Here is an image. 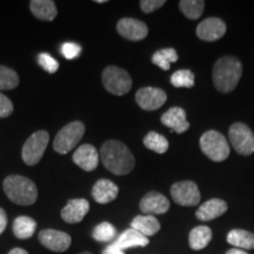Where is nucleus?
Wrapping results in <instances>:
<instances>
[{"mask_svg": "<svg viewBox=\"0 0 254 254\" xmlns=\"http://www.w3.org/2000/svg\"><path fill=\"white\" fill-rule=\"evenodd\" d=\"M131 228L148 238L160 231V222L154 215H136L131 222Z\"/></svg>", "mask_w": 254, "mask_h": 254, "instance_id": "obj_22", "label": "nucleus"}, {"mask_svg": "<svg viewBox=\"0 0 254 254\" xmlns=\"http://www.w3.org/2000/svg\"><path fill=\"white\" fill-rule=\"evenodd\" d=\"M81 46L75 43H65L62 46V53L66 59L72 60L80 55Z\"/></svg>", "mask_w": 254, "mask_h": 254, "instance_id": "obj_33", "label": "nucleus"}, {"mask_svg": "<svg viewBox=\"0 0 254 254\" xmlns=\"http://www.w3.org/2000/svg\"><path fill=\"white\" fill-rule=\"evenodd\" d=\"M226 254H249L246 252V251L244 250H239V249H232V250H228Z\"/></svg>", "mask_w": 254, "mask_h": 254, "instance_id": "obj_38", "label": "nucleus"}, {"mask_svg": "<svg viewBox=\"0 0 254 254\" xmlns=\"http://www.w3.org/2000/svg\"><path fill=\"white\" fill-rule=\"evenodd\" d=\"M104 87L107 92L114 95H124L128 93L132 88L131 75L124 68L117 66H109L101 74Z\"/></svg>", "mask_w": 254, "mask_h": 254, "instance_id": "obj_6", "label": "nucleus"}, {"mask_svg": "<svg viewBox=\"0 0 254 254\" xmlns=\"http://www.w3.org/2000/svg\"><path fill=\"white\" fill-rule=\"evenodd\" d=\"M79 254H92L91 252H81V253H79Z\"/></svg>", "mask_w": 254, "mask_h": 254, "instance_id": "obj_41", "label": "nucleus"}, {"mask_svg": "<svg viewBox=\"0 0 254 254\" xmlns=\"http://www.w3.org/2000/svg\"><path fill=\"white\" fill-rule=\"evenodd\" d=\"M50 135L46 131H37L25 141L21 151L24 163L28 166L37 165L45 153L47 145H49Z\"/></svg>", "mask_w": 254, "mask_h": 254, "instance_id": "obj_7", "label": "nucleus"}, {"mask_svg": "<svg viewBox=\"0 0 254 254\" xmlns=\"http://www.w3.org/2000/svg\"><path fill=\"white\" fill-rule=\"evenodd\" d=\"M200 147L213 161H224L230 155V146L224 135L214 129L205 132L200 138Z\"/></svg>", "mask_w": 254, "mask_h": 254, "instance_id": "obj_5", "label": "nucleus"}, {"mask_svg": "<svg viewBox=\"0 0 254 254\" xmlns=\"http://www.w3.org/2000/svg\"><path fill=\"white\" fill-rule=\"evenodd\" d=\"M228 206L221 199H211L206 201L195 212V217L201 221H209L226 213Z\"/></svg>", "mask_w": 254, "mask_h": 254, "instance_id": "obj_19", "label": "nucleus"}, {"mask_svg": "<svg viewBox=\"0 0 254 254\" xmlns=\"http://www.w3.org/2000/svg\"><path fill=\"white\" fill-rule=\"evenodd\" d=\"M99 157L104 166L116 176H125L134 168L135 159L129 148L119 140H107L100 148Z\"/></svg>", "mask_w": 254, "mask_h": 254, "instance_id": "obj_1", "label": "nucleus"}, {"mask_svg": "<svg viewBox=\"0 0 254 254\" xmlns=\"http://www.w3.org/2000/svg\"><path fill=\"white\" fill-rule=\"evenodd\" d=\"M144 145L148 150L154 151L155 153L163 154L168 150V141L164 135L157 132H150L144 138Z\"/></svg>", "mask_w": 254, "mask_h": 254, "instance_id": "obj_27", "label": "nucleus"}, {"mask_svg": "<svg viewBox=\"0 0 254 254\" xmlns=\"http://www.w3.org/2000/svg\"><path fill=\"white\" fill-rule=\"evenodd\" d=\"M92 237L99 243H107V241L114 240V238L117 237V230L112 224L104 221L94 227L93 232H92Z\"/></svg>", "mask_w": 254, "mask_h": 254, "instance_id": "obj_29", "label": "nucleus"}, {"mask_svg": "<svg viewBox=\"0 0 254 254\" xmlns=\"http://www.w3.org/2000/svg\"><path fill=\"white\" fill-rule=\"evenodd\" d=\"M95 2H100L101 4V2H106V1H105V0H98V1H95Z\"/></svg>", "mask_w": 254, "mask_h": 254, "instance_id": "obj_40", "label": "nucleus"}, {"mask_svg": "<svg viewBox=\"0 0 254 254\" xmlns=\"http://www.w3.org/2000/svg\"><path fill=\"white\" fill-rule=\"evenodd\" d=\"M136 104L145 111H155L166 103L167 94L157 87H142L135 94Z\"/></svg>", "mask_w": 254, "mask_h": 254, "instance_id": "obj_10", "label": "nucleus"}, {"mask_svg": "<svg viewBox=\"0 0 254 254\" xmlns=\"http://www.w3.org/2000/svg\"><path fill=\"white\" fill-rule=\"evenodd\" d=\"M171 82L174 87H193L194 86V74L190 69H179L172 74Z\"/></svg>", "mask_w": 254, "mask_h": 254, "instance_id": "obj_31", "label": "nucleus"}, {"mask_svg": "<svg viewBox=\"0 0 254 254\" xmlns=\"http://www.w3.org/2000/svg\"><path fill=\"white\" fill-rule=\"evenodd\" d=\"M30 9L37 19L45 21L55 20L58 14L56 2L52 0H32L30 2Z\"/></svg>", "mask_w": 254, "mask_h": 254, "instance_id": "obj_21", "label": "nucleus"}, {"mask_svg": "<svg viewBox=\"0 0 254 254\" xmlns=\"http://www.w3.org/2000/svg\"><path fill=\"white\" fill-rule=\"evenodd\" d=\"M38 238L41 245L53 252H65L72 244L71 236L62 231L43 230Z\"/></svg>", "mask_w": 254, "mask_h": 254, "instance_id": "obj_11", "label": "nucleus"}, {"mask_svg": "<svg viewBox=\"0 0 254 254\" xmlns=\"http://www.w3.org/2000/svg\"><path fill=\"white\" fill-rule=\"evenodd\" d=\"M161 123L177 133H184L190 128V123L186 119V112L182 107H172L161 117Z\"/></svg>", "mask_w": 254, "mask_h": 254, "instance_id": "obj_17", "label": "nucleus"}, {"mask_svg": "<svg viewBox=\"0 0 254 254\" xmlns=\"http://www.w3.org/2000/svg\"><path fill=\"white\" fill-rule=\"evenodd\" d=\"M212 230L207 226H198L190 231L189 237V243L190 249L194 251H200L205 249L212 240Z\"/></svg>", "mask_w": 254, "mask_h": 254, "instance_id": "obj_25", "label": "nucleus"}, {"mask_svg": "<svg viewBox=\"0 0 254 254\" xmlns=\"http://www.w3.org/2000/svg\"><path fill=\"white\" fill-rule=\"evenodd\" d=\"M4 190L12 202L21 206H30L37 201V185L26 177L14 174L4 180Z\"/></svg>", "mask_w": 254, "mask_h": 254, "instance_id": "obj_3", "label": "nucleus"}, {"mask_svg": "<svg viewBox=\"0 0 254 254\" xmlns=\"http://www.w3.org/2000/svg\"><path fill=\"white\" fill-rule=\"evenodd\" d=\"M6 226H7V215H6V212L4 209L0 208V236L5 231Z\"/></svg>", "mask_w": 254, "mask_h": 254, "instance_id": "obj_36", "label": "nucleus"}, {"mask_svg": "<svg viewBox=\"0 0 254 254\" xmlns=\"http://www.w3.org/2000/svg\"><path fill=\"white\" fill-rule=\"evenodd\" d=\"M179 8L182 9L185 17L195 20L204 12L205 1L202 0H182L179 2Z\"/></svg>", "mask_w": 254, "mask_h": 254, "instance_id": "obj_28", "label": "nucleus"}, {"mask_svg": "<svg viewBox=\"0 0 254 254\" xmlns=\"http://www.w3.org/2000/svg\"><path fill=\"white\" fill-rule=\"evenodd\" d=\"M119 189L109 179H100L94 184L92 195L98 204H109L118 196Z\"/></svg>", "mask_w": 254, "mask_h": 254, "instance_id": "obj_18", "label": "nucleus"}, {"mask_svg": "<svg viewBox=\"0 0 254 254\" xmlns=\"http://www.w3.org/2000/svg\"><path fill=\"white\" fill-rule=\"evenodd\" d=\"M166 4L165 0H142L140 1V8L144 13H152Z\"/></svg>", "mask_w": 254, "mask_h": 254, "instance_id": "obj_34", "label": "nucleus"}, {"mask_svg": "<svg viewBox=\"0 0 254 254\" xmlns=\"http://www.w3.org/2000/svg\"><path fill=\"white\" fill-rule=\"evenodd\" d=\"M228 136L232 146L241 155L254 153V134L252 129L243 123H236L230 127Z\"/></svg>", "mask_w": 254, "mask_h": 254, "instance_id": "obj_8", "label": "nucleus"}, {"mask_svg": "<svg viewBox=\"0 0 254 254\" xmlns=\"http://www.w3.org/2000/svg\"><path fill=\"white\" fill-rule=\"evenodd\" d=\"M38 63L49 73H56L59 68V63L53 57H51L49 53H40L38 56Z\"/></svg>", "mask_w": 254, "mask_h": 254, "instance_id": "obj_32", "label": "nucleus"}, {"mask_svg": "<svg viewBox=\"0 0 254 254\" xmlns=\"http://www.w3.org/2000/svg\"><path fill=\"white\" fill-rule=\"evenodd\" d=\"M85 134V125L81 122H72L64 126L56 135L53 148L57 153L66 154L79 144Z\"/></svg>", "mask_w": 254, "mask_h": 254, "instance_id": "obj_4", "label": "nucleus"}, {"mask_svg": "<svg viewBox=\"0 0 254 254\" xmlns=\"http://www.w3.org/2000/svg\"><path fill=\"white\" fill-rule=\"evenodd\" d=\"M171 195L174 202L180 206H195L200 202V192L195 183L179 182L171 187Z\"/></svg>", "mask_w": 254, "mask_h": 254, "instance_id": "obj_9", "label": "nucleus"}, {"mask_svg": "<svg viewBox=\"0 0 254 254\" xmlns=\"http://www.w3.org/2000/svg\"><path fill=\"white\" fill-rule=\"evenodd\" d=\"M90 211V202L86 199H72L62 209V218L68 224H78Z\"/></svg>", "mask_w": 254, "mask_h": 254, "instance_id": "obj_15", "label": "nucleus"}, {"mask_svg": "<svg viewBox=\"0 0 254 254\" xmlns=\"http://www.w3.org/2000/svg\"><path fill=\"white\" fill-rule=\"evenodd\" d=\"M19 85V77L14 69L0 65V91L13 90Z\"/></svg>", "mask_w": 254, "mask_h": 254, "instance_id": "obj_30", "label": "nucleus"}, {"mask_svg": "<svg viewBox=\"0 0 254 254\" xmlns=\"http://www.w3.org/2000/svg\"><path fill=\"white\" fill-rule=\"evenodd\" d=\"M227 243L239 250L254 249V234L245 230H232L227 234Z\"/></svg>", "mask_w": 254, "mask_h": 254, "instance_id": "obj_23", "label": "nucleus"}, {"mask_svg": "<svg viewBox=\"0 0 254 254\" xmlns=\"http://www.w3.org/2000/svg\"><path fill=\"white\" fill-rule=\"evenodd\" d=\"M243 75V65L236 57H222L218 59L213 67V84L218 91L230 93L239 84Z\"/></svg>", "mask_w": 254, "mask_h": 254, "instance_id": "obj_2", "label": "nucleus"}, {"mask_svg": "<svg viewBox=\"0 0 254 254\" xmlns=\"http://www.w3.org/2000/svg\"><path fill=\"white\" fill-rule=\"evenodd\" d=\"M226 24L219 18H207L196 27V36L204 41H215L226 33Z\"/></svg>", "mask_w": 254, "mask_h": 254, "instance_id": "obj_13", "label": "nucleus"}, {"mask_svg": "<svg viewBox=\"0 0 254 254\" xmlns=\"http://www.w3.org/2000/svg\"><path fill=\"white\" fill-rule=\"evenodd\" d=\"M140 209L147 215L165 214L170 209V201L161 193L150 192L141 199Z\"/></svg>", "mask_w": 254, "mask_h": 254, "instance_id": "obj_16", "label": "nucleus"}, {"mask_svg": "<svg viewBox=\"0 0 254 254\" xmlns=\"http://www.w3.org/2000/svg\"><path fill=\"white\" fill-rule=\"evenodd\" d=\"M101 254H125V252L118 249L117 246H114L113 244H111V245L107 246L106 249L103 251V253Z\"/></svg>", "mask_w": 254, "mask_h": 254, "instance_id": "obj_37", "label": "nucleus"}, {"mask_svg": "<svg viewBox=\"0 0 254 254\" xmlns=\"http://www.w3.org/2000/svg\"><path fill=\"white\" fill-rule=\"evenodd\" d=\"M13 112V104L12 101L0 92V118H7Z\"/></svg>", "mask_w": 254, "mask_h": 254, "instance_id": "obj_35", "label": "nucleus"}, {"mask_svg": "<svg viewBox=\"0 0 254 254\" xmlns=\"http://www.w3.org/2000/svg\"><path fill=\"white\" fill-rule=\"evenodd\" d=\"M37 230V222L34 219L26 215H21V217L15 218L13 222V233L18 239L25 240L30 239L33 237Z\"/></svg>", "mask_w": 254, "mask_h": 254, "instance_id": "obj_24", "label": "nucleus"}, {"mask_svg": "<svg viewBox=\"0 0 254 254\" xmlns=\"http://www.w3.org/2000/svg\"><path fill=\"white\" fill-rule=\"evenodd\" d=\"M8 254H28V252L23 249H13L12 251H9Z\"/></svg>", "mask_w": 254, "mask_h": 254, "instance_id": "obj_39", "label": "nucleus"}, {"mask_svg": "<svg viewBox=\"0 0 254 254\" xmlns=\"http://www.w3.org/2000/svg\"><path fill=\"white\" fill-rule=\"evenodd\" d=\"M117 30L125 39L139 41L145 39L148 34V28L145 23L134 18H123L117 24Z\"/></svg>", "mask_w": 254, "mask_h": 254, "instance_id": "obj_12", "label": "nucleus"}, {"mask_svg": "<svg viewBox=\"0 0 254 254\" xmlns=\"http://www.w3.org/2000/svg\"><path fill=\"white\" fill-rule=\"evenodd\" d=\"M178 62V55L174 49H163L152 56V63L164 71H168L171 64Z\"/></svg>", "mask_w": 254, "mask_h": 254, "instance_id": "obj_26", "label": "nucleus"}, {"mask_svg": "<svg viewBox=\"0 0 254 254\" xmlns=\"http://www.w3.org/2000/svg\"><path fill=\"white\" fill-rule=\"evenodd\" d=\"M99 153L97 148L90 144H85L79 146L73 154V161L75 165H78L81 170L91 172L98 167L99 164Z\"/></svg>", "mask_w": 254, "mask_h": 254, "instance_id": "obj_14", "label": "nucleus"}, {"mask_svg": "<svg viewBox=\"0 0 254 254\" xmlns=\"http://www.w3.org/2000/svg\"><path fill=\"white\" fill-rule=\"evenodd\" d=\"M150 240L147 237L142 236L138 231L128 228V230L124 231L120 236L114 240L113 245L117 246L122 251L127 249H132V247H145L148 245Z\"/></svg>", "mask_w": 254, "mask_h": 254, "instance_id": "obj_20", "label": "nucleus"}]
</instances>
